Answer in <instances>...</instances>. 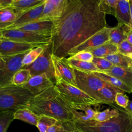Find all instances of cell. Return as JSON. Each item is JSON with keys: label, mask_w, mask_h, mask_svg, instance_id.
<instances>
[{"label": "cell", "mask_w": 132, "mask_h": 132, "mask_svg": "<svg viewBox=\"0 0 132 132\" xmlns=\"http://www.w3.org/2000/svg\"><path fill=\"white\" fill-rule=\"evenodd\" d=\"M21 120L24 122L29 123L37 126L39 120V116L35 113L27 108L18 110L14 113V120Z\"/></svg>", "instance_id": "d4e9b609"}, {"label": "cell", "mask_w": 132, "mask_h": 132, "mask_svg": "<svg viewBox=\"0 0 132 132\" xmlns=\"http://www.w3.org/2000/svg\"><path fill=\"white\" fill-rule=\"evenodd\" d=\"M55 85L46 74L32 76L22 87L29 90L34 96H37Z\"/></svg>", "instance_id": "5bb4252c"}, {"label": "cell", "mask_w": 132, "mask_h": 132, "mask_svg": "<svg viewBox=\"0 0 132 132\" xmlns=\"http://www.w3.org/2000/svg\"><path fill=\"white\" fill-rule=\"evenodd\" d=\"M94 57H104L119 53L118 45L108 41L104 44L89 50Z\"/></svg>", "instance_id": "7402d4cb"}, {"label": "cell", "mask_w": 132, "mask_h": 132, "mask_svg": "<svg viewBox=\"0 0 132 132\" xmlns=\"http://www.w3.org/2000/svg\"><path fill=\"white\" fill-rule=\"evenodd\" d=\"M70 57L76 60L89 62H92L94 57L92 53L88 51H80Z\"/></svg>", "instance_id": "836d02e7"}, {"label": "cell", "mask_w": 132, "mask_h": 132, "mask_svg": "<svg viewBox=\"0 0 132 132\" xmlns=\"http://www.w3.org/2000/svg\"><path fill=\"white\" fill-rule=\"evenodd\" d=\"M130 5V20H131V27L132 29V0H129Z\"/></svg>", "instance_id": "ee69618b"}, {"label": "cell", "mask_w": 132, "mask_h": 132, "mask_svg": "<svg viewBox=\"0 0 132 132\" xmlns=\"http://www.w3.org/2000/svg\"><path fill=\"white\" fill-rule=\"evenodd\" d=\"M45 44H47L27 43L3 39L0 43V54L2 57L20 55L28 52L37 46Z\"/></svg>", "instance_id": "7c38bea8"}, {"label": "cell", "mask_w": 132, "mask_h": 132, "mask_svg": "<svg viewBox=\"0 0 132 132\" xmlns=\"http://www.w3.org/2000/svg\"><path fill=\"white\" fill-rule=\"evenodd\" d=\"M66 60L69 65L73 69L85 72H96L98 70L92 62L82 61L74 59L71 57L66 58Z\"/></svg>", "instance_id": "484cf974"}, {"label": "cell", "mask_w": 132, "mask_h": 132, "mask_svg": "<svg viewBox=\"0 0 132 132\" xmlns=\"http://www.w3.org/2000/svg\"><path fill=\"white\" fill-rule=\"evenodd\" d=\"M35 96L27 89L13 84L0 86V113L15 112L28 108L30 101Z\"/></svg>", "instance_id": "277c9868"}, {"label": "cell", "mask_w": 132, "mask_h": 132, "mask_svg": "<svg viewBox=\"0 0 132 132\" xmlns=\"http://www.w3.org/2000/svg\"><path fill=\"white\" fill-rule=\"evenodd\" d=\"M102 0H69L62 16L54 22L52 54L65 58L73 48L107 27Z\"/></svg>", "instance_id": "6da1fadb"}, {"label": "cell", "mask_w": 132, "mask_h": 132, "mask_svg": "<svg viewBox=\"0 0 132 132\" xmlns=\"http://www.w3.org/2000/svg\"><path fill=\"white\" fill-rule=\"evenodd\" d=\"M54 27V22L37 21L32 22L12 29L31 32L42 35H51Z\"/></svg>", "instance_id": "2e32d148"}, {"label": "cell", "mask_w": 132, "mask_h": 132, "mask_svg": "<svg viewBox=\"0 0 132 132\" xmlns=\"http://www.w3.org/2000/svg\"><path fill=\"white\" fill-rule=\"evenodd\" d=\"M114 108L111 109L107 108L102 111H99L96 110L93 120L98 122H104L108 121L114 117H117L120 113L118 106L116 104L111 105Z\"/></svg>", "instance_id": "4316f807"}, {"label": "cell", "mask_w": 132, "mask_h": 132, "mask_svg": "<svg viewBox=\"0 0 132 132\" xmlns=\"http://www.w3.org/2000/svg\"><path fill=\"white\" fill-rule=\"evenodd\" d=\"M2 40H3V39H2V37L1 36V32H0V43L1 42Z\"/></svg>", "instance_id": "bcb514c9"}, {"label": "cell", "mask_w": 132, "mask_h": 132, "mask_svg": "<svg viewBox=\"0 0 132 132\" xmlns=\"http://www.w3.org/2000/svg\"><path fill=\"white\" fill-rule=\"evenodd\" d=\"M92 62L96 65L99 72H103L113 66L109 61L103 57H93Z\"/></svg>", "instance_id": "d6a6232c"}, {"label": "cell", "mask_w": 132, "mask_h": 132, "mask_svg": "<svg viewBox=\"0 0 132 132\" xmlns=\"http://www.w3.org/2000/svg\"><path fill=\"white\" fill-rule=\"evenodd\" d=\"M75 127L74 122H62L59 132H74Z\"/></svg>", "instance_id": "8d00e7d4"}, {"label": "cell", "mask_w": 132, "mask_h": 132, "mask_svg": "<svg viewBox=\"0 0 132 132\" xmlns=\"http://www.w3.org/2000/svg\"><path fill=\"white\" fill-rule=\"evenodd\" d=\"M69 0H45L44 6L38 21H57L63 14Z\"/></svg>", "instance_id": "8fae6325"}, {"label": "cell", "mask_w": 132, "mask_h": 132, "mask_svg": "<svg viewBox=\"0 0 132 132\" xmlns=\"http://www.w3.org/2000/svg\"><path fill=\"white\" fill-rule=\"evenodd\" d=\"M74 132H81V131H80L79 129H78L76 127H75V128H74Z\"/></svg>", "instance_id": "f6af8a7d"}, {"label": "cell", "mask_w": 132, "mask_h": 132, "mask_svg": "<svg viewBox=\"0 0 132 132\" xmlns=\"http://www.w3.org/2000/svg\"><path fill=\"white\" fill-rule=\"evenodd\" d=\"M14 120V112L0 113V132H7L8 127Z\"/></svg>", "instance_id": "1f68e13d"}, {"label": "cell", "mask_w": 132, "mask_h": 132, "mask_svg": "<svg viewBox=\"0 0 132 132\" xmlns=\"http://www.w3.org/2000/svg\"><path fill=\"white\" fill-rule=\"evenodd\" d=\"M93 73L105 82L108 83L112 86L118 88L122 92H127L128 93H132V88L129 87L119 79L104 73H101L99 72Z\"/></svg>", "instance_id": "603a6c76"}, {"label": "cell", "mask_w": 132, "mask_h": 132, "mask_svg": "<svg viewBox=\"0 0 132 132\" xmlns=\"http://www.w3.org/2000/svg\"><path fill=\"white\" fill-rule=\"evenodd\" d=\"M55 88L62 98L72 109L80 110L86 106H100L101 104L77 87L63 81H58Z\"/></svg>", "instance_id": "5b68a950"}, {"label": "cell", "mask_w": 132, "mask_h": 132, "mask_svg": "<svg viewBox=\"0 0 132 132\" xmlns=\"http://www.w3.org/2000/svg\"><path fill=\"white\" fill-rule=\"evenodd\" d=\"M2 29H0V32H1V31H2Z\"/></svg>", "instance_id": "7dc6e473"}, {"label": "cell", "mask_w": 132, "mask_h": 132, "mask_svg": "<svg viewBox=\"0 0 132 132\" xmlns=\"http://www.w3.org/2000/svg\"><path fill=\"white\" fill-rule=\"evenodd\" d=\"M17 16L11 8L0 9V29H4L11 25Z\"/></svg>", "instance_id": "83f0119b"}, {"label": "cell", "mask_w": 132, "mask_h": 132, "mask_svg": "<svg viewBox=\"0 0 132 132\" xmlns=\"http://www.w3.org/2000/svg\"><path fill=\"white\" fill-rule=\"evenodd\" d=\"M27 108L39 116L45 115L61 122H74L72 109L62 98L54 86L35 96Z\"/></svg>", "instance_id": "7a4b0ae2"}, {"label": "cell", "mask_w": 132, "mask_h": 132, "mask_svg": "<svg viewBox=\"0 0 132 132\" xmlns=\"http://www.w3.org/2000/svg\"><path fill=\"white\" fill-rule=\"evenodd\" d=\"M120 113L104 122L94 120L75 121V127L81 132H132V113L118 106Z\"/></svg>", "instance_id": "3957f363"}, {"label": "cell", "mask_w": 132, "mask_h": 132, "mask_svg": "<svg viewBox=\"0 0 132 132\" xmlns=\"http://www.w3.org/2000/svg\"><path fill=\"white\" fill-rule=\"evenodd\" d=\"M101 73L113 76L132 88V71L113 65L110 69Z\"/></svg>", "instance_id": "ffe728a7"}, {"label": "cell", "mask_w": 132, "mask_h": 132, "mask_svg": "<svg viewBox=\"0 0 132 132\" xmlns=\"http://www.w3.org/2000/svg\"><path fill=\"white\" fill-rule=\"evenodd\" d=\"M44 2L45 1L41 4L22 14L16 18L11 25L4 29H12L18 27L38 21L42 14L44 6Z\"/></svg>", "instance_id": "9a60e30c"}, {"label": "cell", "mask_w": 132, "mask_h": 132, "mask_svg": "<svg viewBox=\"0 0 132 132\" xmlns=\"http://www.w3.org/2000/svg\"><path fill=\"white\" fill-rule=\"evenodd\" d=\"M118 46L119 53L132 59V45L127 40H124Z\"/></svg>", "instance_id": "e575fe53"}, {"label": "cell", "mask_w": 132, "mask_h": 132, "mask_svg": "<svg viewBox=\"0 0 132 132\" xmlns=\"http://www.w3.org/2000/svg\"><path fill=\"white\" fill-rule=\"evenodd\" d=\"M58 121L53 117L45 115H41L39 116V120L36 127L40 132H46L50 127L55 125Z\"/></svg>", "instance_id": "4dcf8cb0"}, {"label": "cell", "mask_w": 132, "mask_h": 132, "mask_svg": "<svg viewBox=\"0 0 132 132\" xmlns=\"http://www.w3.org/2000/svg\"><path fill=\"white\" fill-rule=\"evenodd\" d=\"M31 77L32 76L28 70L22 68L19 70L13 76L12 84L22 86L26 83Z\"/></svg>", "instance_id": "f546056e"}, {"label": "cell", "mask_w": 132, "mask_h": 132, "mask_svg": "<svg viewBox=\"0 0 132 132\" xmlns=\"http://www.w3.org/2000/svg\"><path fill=\"white\" fill-rule=\"evenodd\" d=\"M3 39L27 43L48 44L51 43V35H42L18 29H3L1 31Z\"/></svg>", "instance_id": "ba28073f"}, {"label": "cell", "mask_w": 132, "mask_h": 132, "mask_svg": "<svg viewBox=\"0 0 132 132\" xmlns=\"http://www.w3.org/2000/svg\"><path fill=\"white\" fill-rule=\"evenodd\" d=\"M103 58L109 61L113 65L132 71V59L120 53L106 56Z\"/></svg>", "instance_id": "cb8c5ba5"}, {"label": "cell", "mask_w": 132, "mask_h": 132, "mask_svg": "<svg viewBox=\"0 0 132 132\" xmlns=\"http://www.w3.org/2000/svg\"><path fill=\"white\" fill-rule=\"evenodd\" d=\"M5 66V62L3 59V57L0 54V70L3 69Z\"/></svg>", "instance_id": "b9f144b4"}, {"label": "cell", "mask_w": 132, "mask_h": 132, "mask_svg": "<svg viewBox=\"0 0 132 132\" xmlns=\"http://www.w3.org/2000/svg\"><path fill=\"white\" fill-rule=\"evenodd\" d=\"M126 40L129 44L132 45V30L128 35Z\"/></svg>", "instance_id": "7bdbcfd3"}, {"label": "cell", "mask_w": 132, "mask_h": 132, "mask_svg": "<svg viewBox=\"0 0 132 132\" xmlns=\"http://www.w3.org/2000/svg\"><path fill=\"white\" fill-rule=\"evenodd\" d=\"M52 55V45L50 43L47 45L42 54L33 63L29 65L25 66L23 68L28 70L32 76L46 74L55 84L56 79L51 59Z\"/></svg>", "instance_id": "52a82bcc"}, {"label": "cell", "mask_w": 132, "mask_h": 132, "mask_svg": "<svg viewBox=\"0 0 132 132\" xmlns=\"http://www.w3.org/2000/svg\"><path fill=\"white\" fill-rule=\"evenodd\" d=\"M114 16L118 23L124 24L131 27L129 0H119Z\"/></svg>", "instance_id": "ac0fdd59"}, {"label": "cell", "mask_w": 132, "mask_h": 132, "mask_svg": "<svg viewBox=\"0 0 132 132\" xmlns=\"http://www.w3.org/2000/svg\"><path fill=\"white\" fill-rule=\"evenodd\" d=\"M74 72L76 87L101 105L98 101V91L103 87L110 85L97 77L93 72H85L75 69H74Z\"/></svg>", "instance_id": "8992f818"}, {"label": "cell", "mask_w": 132, "mask_h": 132, "mask_svg": "<svg viewBox=\"0 0 132 132\" xmlns=\"http://www.w3.org/2000/svg\"><path fill=\"white\" fill-rule=\"evenodd\" d=\"M129 101L128 97L124 92H118L116 95L115 104L122 108L125 109L127 107Z\"/></svg>", "instance_id": "d590c367"}, {"label": "cell", "mask_w": 132, "mask_h": 132, "mask_svg": "<svg viewBox=\"0 0 132 132\" xmlns=\"http://www.w3.org/2000/svg\"><path fill=\"white\" fill-rule=\"evenodd\" d=\"M125 109L128 112L132 113V101H129L128 105Z\"/></svg>", "instance_id": "60d3db41"}, {"label": "cell", "mask_w": 132, "mask_h": 132, "mask_svg": "<svg viewBox=\"0 0 132 132\" xmlns=\"http://www.w3.org/2000/svg\"><path fill=\"white\" fill-rule=\"evenodd\" d=\"M48 44L37 46L28 52L23 60V67L29 65L33 63L42 54Z\"/></svg>", "instance_id": "f1b7e54d"}, {"label": "cell", "mask_w": 132, "mask_h": 132, "mask_svg": "<svg viewBox=\"0 0 132 132\" xmlns=\"http://www.w3.org/2000/svg\"><path fill=\"white\" fill-rule=\"evenodd\" d=\"M132 30L131 27L127 25L118 23L111 29L109 34V42L118 45L126 40L129 33Z\"/></svg>", "instance_id": "e0dca14e"}, {"label": "cell", "mask_w": 132, "mask_h": 132, "mask_svg": "<svg viewBox=\"0 0 132 132\" xmlns=\"http://www.w3.org/2000/svg\"><path fill=\"white\" fill-rule=\"evenodd\" d=\"M62 122L61 121H58L53 126L50 127L46 131V132H59L62 125Z\"/></svg>", "instance_id": "f35d334b"}, {"label": "cell", "mask_w": 132, "mask_h": 132, "mask_svg": "<svg viewBox=\"0 0 132 132\" xmlns=\"http://www.w3.org/2000/svg\"><path fill=\"white\" fill-rule=\"evenodd\" d=\"M27 53L3 57L5 62V66L3 69L0 70V86L12 84V78L14 74L23 68V60Z\"/></svg>", "instance_id": "9c48e42d"}, {"label": "cell", "mask_w": 132, "mask_h": 132, "mask_svg": "<svg viewBox=\"0 0 132 132\" xmlns=\"http://www.w3.org/2000/svg\"><path fill=\"white\" fill-rule=\"evenodd\" d=\"M104 1L105 3L108 6V7L112 10L114 14L113 15H114L115 10L117 7L119 0H104Z\"/></svg>", "instance_id": "74e56055"}, {"label": "cell", "mask_w": 132, "mask_h": 132, "mask_svg": "<svg viewBox=\"0 0 132 132\" xmlns=\"http://www.w3.org/2000/svg\"><path fill=\"white\" fill-rule=\"evenodd\" d=\"M45 0H13L11 9L17 18L26 11L41 4Z\"/></svg>", "instance_id": "d6986e66"}, {"label": "cell", "mask_w": 132, "mask_h": 132, "mask_svg": "<svg viewBox=\"0 0 132 132\" xmlns=\"http://www.w3.org/2000/svg\"><path fill=\"white\" fill-rule=\"evenodd\" d=\"M13 0H0V9L10 8Z\"/></svg>", "instance_id": "ab89813d"}, {"label": "cell", "mask_w": 132, "mask_h": 132, "mask_svg": "<svg viewBox=\"0 0 132 132\" xmlns=\"http://www.w3.org/2000/svg\"><path fill=\"white\" fill-rule=\"evenodd\" d=\"M111 27H106L90 37L85 42L73 48L69 53V56L82 51H89L109 41V34Z\"/></svg>", "instance_id": "4fadbf2b"}, {"label": "cell", "mask_w": 132, "mask_h": 132, "mask_svg": "<svg viewBox=\"0 0 132 132\" xmlns=\"http://www.w3.org/2000/svg\"><path fill=\"white\" fill-rule=\"evenodd\" d=\"M56 82L63 81L76 87L74 69L65 58H60L54 55L51 56Z\"/></svg>", "instance_id": "30bf717a"}, {"label": "cell", "mask_w": 132, "mask_h": 132, "mask_svg": "<svg viewBox=\"0 0 132 132\" xmlns=\"http://www.w3.org/2000/svg\"><path fill=\"white\" fill-rule=\"evenodd\" d=\"M119 92H123L111 85L103 87L98 91V101L101 104H106L111 106L115 104L116 95Z\"/></svg>", "instance_id": "44dd1931"}]
</instances>
